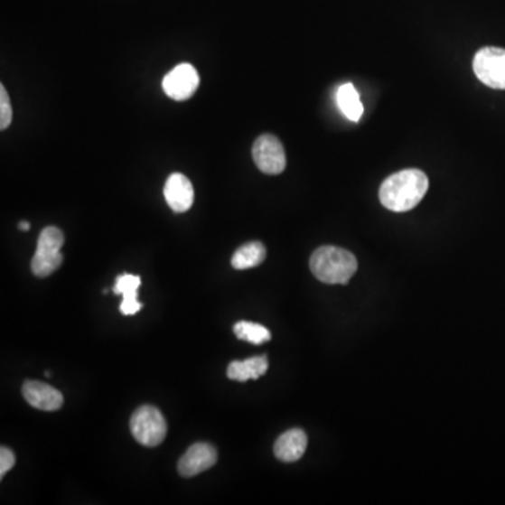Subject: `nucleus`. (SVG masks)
<instances>
[{
  "mask_svg": "<svg viewBox=\"0 0 505 505\" xmlns=\"http://www.w3.org/2000/svg\"><path fill=\"white\" fill-rule=\"evenodd\" d=\"M428 190V177L418 169L402 170L380 185L379 200L393 212H407L420 204Z\"/></svg>",
  "mask_w": 505,
  "mask_h": 505,
  "instance_id": "f257e3e1",
  "label": "nucleus"
},
{
  "mask_svg": "<svg viewBox=\"0 0 505 505\" xmlns=\"http://www.w3.org/2000/svg\"><path fill=\"white\" fill-rule=\"evenodd\" d=\"M309 266L317 280L330 285L349 283L358 268L355 256L336 246H323L314 250Z\"/></svg>",
  "mask_w": 505,
  "mask_h": 505,
  "instance_id": "f03ea898",
  "label": "nucleus"
},
{
  "mask_svg": "<svg viewBox=\"0 0 505 505\" xmlns=\"http://www.w3.org/2000/svg\"><path fill=\"white\" fill-rule=\"evenodd\" d=\"M65 243L62 230L57 226H47L38 236L37 250L32 260V271L38 278H45L55 273L63 261L62 248Z\"/></svg>",
  "mask_w": 505,
  "mask_h": 505,
  "instance_id": "7ed1b4c3",
  "label": "nucleus"
},
{
  "mask_svg": "<svg viewBox=\"0 0 505 505\" xmlns=\"http://www.w3.org/2000/svg\"><path fill=\"white\" fill-rule=\"evenodd\" d=\"M132 435L141 445H161L166 438L167 424L159 408L154 406H142L136 408L129 421Z\"/></svg>",
  "mask_w": 505,
  "mask_h": 505,
  "instance_id": "20e7f679",
  "label": "nucleus"
},
{
  "mask_svg": "<svg viewBox=\"0 0 505 505\" xmlns=\"http://www.w3.org/2000/svg\"><path fill=\"white\" fill-rule=\"evenodd\" d=\"M474 75L484 85L505 90V50L486 47L477 51L473 60Z\"/></svg>",
  "mask_w": 505,
  "mask_h": 505,
  "instance_id": "39448f33",
  "label": "nucleus"
},
{
  "mask_svg": "<svg viewBox=\"0 0 505 505\" xmlns=\"http://www.w3.org/2000/svg\"><path fill=\"white\" fill-rule=\"evenodd\" d=\"M253 159L256 166L270 176L281 174L286 167L285 151L283 144L276 136L266 134L258 136L253 145Z\"/></svg>",
  "mask_w": 505,
  "mask_h": 505,
  "instance_id": "423d86ee",
  "label": "nucleus"
},
{
  "mask_svg": "<svg viewBox=\"0 0 505 505\" xmlns=\"http://www.w3.org/2000/svg\"><path fill=\"white\" fill-rule=\"evenodd\" d=\"M200 86V75L190 63H180L164 78L162 88L170 98L176 101L189 100Z\"/></svg>",
  "mask_w": 505,
  "mask_h": 505,
  "instance_id": "0eeeda50",
  "label": "nucleus"
},
{
  "mask_svg": "<svg viewBox=\"0 0 505 505\" xmlns=\"http://www.w3.org/2000/svg\"><path fill=\"white\" fill-rule=\"evenodd\" d=\"M218 461V452L207 443H198L190 446L189 451L179 461V473L182 477H192L212 468Z\"/></svg>",
  "mask_w": 505,
  "mask_h": 505,
  "instance_id": "6e6552de",
  "label": "nucleus"
},
{
  "mask_svg": "<svg viewBox=\"0 0 505 505\" xmlns=\"http://www.w3.org/2000/svg\"><path fill=\"white\" fill-rule=\"evenodd\" d=\"M167 205L177 214L187 212L194 202V189L189 177L182 173H173L164 185Z\"/></svg>",
  "mask_w": 505,
  "mask_h": 505,
  "instance_id": "1a4fd4ad",
  "label": "nucleus"
},
{
  "mask_svg": "<svg viewBox=\"0 0 505 505\" xmlns=\"http://www.w3.org/2000/svg\"><path fill=\"white\" fill-rule=\"evenodd\" d=\"M25 402L42 411L60 410L63 405V396L60 390L38 380H25L23 385Z\"/></svg>",
  "mask_w": 505,
  "mask_h": 505,
  "instance_id": "9d476101",
  "label": "nucleus"
},
{
  "mask_svg": "<svg viewBox=\"0 0 505 505\" xmlns=\"http://www.w3.org/2000/svg\"><path fill=\"white\" fill-rule=\"evenodd\" d=\"M308 448V436L302 430H289L274 444V454L281 462L299 461Z\"/></svg>",
  "mask_w": 505,
  "mask_h": 505,
  "instance_id": "9b49d317",
  "label": "nucleus"
},
{
  "mask_svg": "<svg viewBox=\"0 0 505 505\" xmlns=\"http://www.w3.org/2000/svg\"><path fill=\"white\" fill-rule=\"evenodd\" d=\"M141 283V276L134 274H121L117 276L113 291L117 295L124 296L119 311L126 316L138 313L142 309V304L138 301V289Z\"/></svg>",
  "mask_w": 505,
  "mask_h": 505,
  "instance_id": "f8f14e48",
  "label": "nucleus"
},
{
  "mask_svg": "<svg viewBox=\"0 0 505 505\" xmlns=\"http://www.w3.org/2000/svg\"><path fill=\"white\" fill-rule=\"evenodd\" d=\"M268 369V360L266 355L248 358L245 361H233L228 367V378L238 382H246L248 379H258Z\"/></svg>",
  "mask_w": 505,
  "mask_h": 505,
  "instance_id": "ddd939ff",
  "label": "nucleus"
},
{
  "mask_svg": "<svg viewBox=\"0 0 505 505\" xmlns=\"http://www.w3.org/2000/svg\"><path fill=\"white\" fill-rule=\"evenodd\" d=\"M337 104H339L341 113L354 123H358L361 119L362 114H364L361 98L358 95L357 89L351 83L340 86L339 90H337Z\"/></svg>",
  "mask_w": 505,
  "mask_h": 505,
  "instance_id": "4468645a",
  "label": "nucleus"
},
{
  "mask_svg": "<svg viewBox=\"0 0 505 505\" xmlns=\"http://www.w3.org/2000/svg\"><path fill=\"white\" fill-rule=\"evenodd\" d=\"M267 251L263 243L250 242L243 245L235 251L232 257V266L236 270H248V268L257 267L266 260Z\"/></svg>",
  "mask_w": 505,
  "mask_h": 505,
  "instance_id": "2eb2a0df",
  "label": "nucleus"
},
{
  "mask_svg": "<svg viewBox=\"0 0 505 505\" xmlns=\"http://www.w3.org/2000/svg\"><path fill=\"white\" fill-rule=\"evenodd\" d=\"M233 332L238 340L251 342V344H263L271 339L270 330L261 324L251 323V322H238L233 327Z\"/></svg>",
  "mask_w": 505,
  "mask_h": 505,
  "instance_id": "dca6fc26",
  "label": "nucleus"
},
{
  "mask_svg": "<svg viewBox=\"0 0 505 505\" xmlns=\"http://www.w3.org/2000/svg\"><path fill=\"white\" fill-rule=\"evenodd\" d=\"M13 110L12 106H10L9 95H7L6 89L5 86H0V129L5 131V129L9 128L10 124H12Z\"/></svg>",
  "mask_w": 505,
  "mask_h": 505,
  "instance_id": "f3484780",
  "label": "nucleus"
},
{
  "mask_svg": "<svg viewBox=\"0 0 505 505\" xmlns=\"http://www.w3.org/2000/svg\"><path fill=\"white\" fill-rule=\"evenodd\" d=\"M14 462H16V458H14L12 449L2 446L0 449V477H4L14 466Z\"/></svg>",
  "mask_w": 505,
  "mask_h": 505,
  "instance_id": "a211bd4d",
  "label": "nucleus"
},
{
  "mask_svg": "<svg viewBox=\"0 0 505 505\" xmlns=\"http://www.w3.org/2000/svg\"><path fill=\"white\" fill-rule=\"evenodd\" d=\"M19 228L20 230H23V232H27V230H30V223L23 220V222L19 223Z\"/></svg>",
  "mask_w": 505,
  "mask_h": 505,
  "instance_id": "6ab92c4d",
  "label": "nucleus"
}]
</instances>
